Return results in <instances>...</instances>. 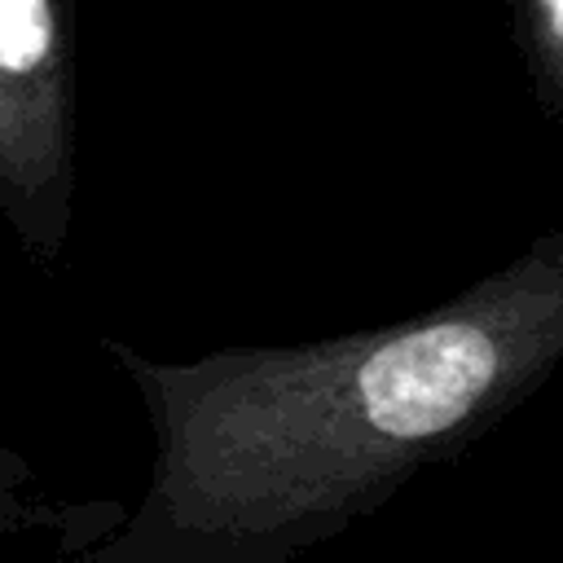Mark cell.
Wrapping results in <instances>:
<instances>
[{"label": "cell", "mask_w": 563, "mask_h": 563, "mask_svg": "<svg viewBox=\"0 0 563 563\" xmlns=\"http://www.w3.org/2000/svg\"><path fill=\"white\" fill-rule=\"evenodd\" d=\"M154 457L84 563H295L563 369V224L405 321L158 361L106 334Z\"/></svg>", "instance_id": "1"}, {"label": "cell", "mask_w": 563, "mask_h": 563, "mask_svg": "<svg viewBox=\"0 0 563 563\" xmlns=\"http://www.w3.org/2000/svg\"><path fill=\"white\" fill-rule=\"evenodd\" d=\"M510 18L537 101L563 114V0H510Z\"/></svg>", "instance_id": "3"}, {"label": "cell", "mask_w": 563, "mask_h": 563, "mask_svg": "<svg viewBox=\"0 0 563 563\" xmlns=\"http://www.w3.org/2000/svg\"><path fill=\"white\" fill-rule=\"evenodd\" d=\"M0 211L31 264H62L75 220L70 0H0Z\"/></svg>", "instance_id": "2"}]
</instances>
